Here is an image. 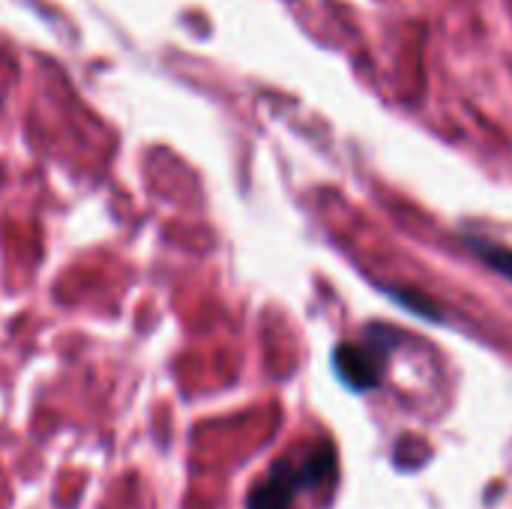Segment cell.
I'll list each match as a JSON object with an SVG mask.
<instances>
[{
  "label": "cell",
  "mask_w": 512,
  "mask_h": 509,
  "mask_svg": "<svg viewBox=\"0 0 512 509\" xmlns=\"http://www.w3.org/2000/svg\"><path fill=\"white\" fill-rule=\"evenodd\" d=\"M336 468L330 447H315L303 456L279 459L270 474L249 492L246 509H294V498L306 489L321 486Z\"/></svg>",
  "instance_id": "obj_1"
},
{
  "label": "cell",
  "mask_w": 512,
  "mask_h": 509,
  "mask_svg": "<svg viewBox=\"0 0 512 509\" xmlns=\"http://www.w3.org/2000/svg\"><path fill=\"white\" fill-rule=\"evenodd\" d=\"M390 336L384 333L378 339V330H372V336L360 345L354 342H345L333 351V369L339 375V381L357 393L363 390H375L381 384V375H384V357H387V342Z\"/></svg>",
  "instance_id": "obj_2"
},
{
  "label": "cell",
  "mask_w": 512,
  "mask_h": 509,
  "mask_svg": "<svg viewBox=\"0 0 512 509\" xmlns=\"http://www.w3.org/2000/svg\"><path fill=\"white\" fill-rule=\"evenodd\" d=\"M468 246H471V249L477 252V258L486 261L495 273L512 279V249H504V246H498V243H492V240H477V237H468Z\"/></svg>",
  "instance_id": "obj_3"
}]
</instances>
